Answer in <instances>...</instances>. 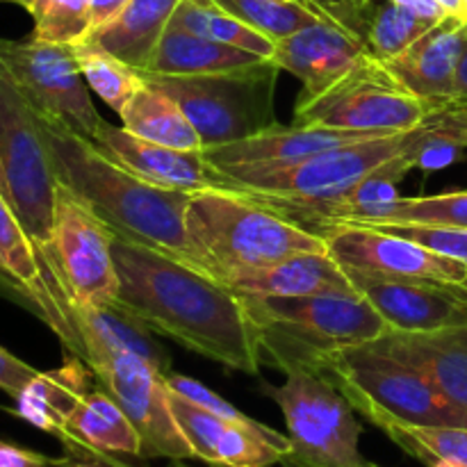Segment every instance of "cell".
Wrapping results in <instances>:
<instances>
[{"instance_id":"28","label":"cell","mask_w":467,"mask_h":467,"mask_svg":"<svg viewBox=\"0 0 467 467\" xmlns=\"http://www.w3.org/2000/svg\"><path fill=\"white\" fill-rule=\"evenodd\" d=\"M119 117L123 123L121 128L140 140L178 150H203L199 132L178 108L176 100L146 80L123 105Z\"/></svg>"},{"instance_id":"35","label":"cell","mask_w":467,"mask_h":467,"mask_svg":"<svg viewBox=\"0 0 467 467\" xmlns=\"http://www.w3.org/2000/svg\"><path fill=\"white\" fill-rule=\"evenodd\" d=\"M91 0H36L30 9L35 18L32 39L48 44L76 46L91 35Z\"/></svg>"},{"instance_id":"51","label":"cell","mask_w":467,"mask_h":467,"mask_svg":"<svg viewBox=\"0 0 467 467\" xmlns=\"http://www.w3.org/2000/svg\"><path fill=\"white\" fill-rule=\"evenodd\" d=\"M463 7H465V21H467V0H463Z\"/></svg>"},{"instance_id":"27","label":"cell","mask_w":467,"mask_h":467,"mask_svg":"<svg viewBox=\"0 0 467 467\" xmlns=\"http://www.w3.org/2000/svg\"><path fill=\"white\" fill-rule=\"evenodd\" d=\"M267 57L235 48V46L219 44L205 36L187 32L182 27L171 26L164 30L150 55L149 64L141 71L164 73V76H201V73H219L231 68L260 64Z\"/></svg>"},{"instance_id":"23","label":"cell","mask_w":467,"mask_h":467,"mask_svg":"<svg viewBox=\"0 0 467 467\" xmlns=\"http://www.w3.org/2000/svg\"><path fill=\"white\" fill-rule=\"evenodd\" d=\"M223 285L240 295L254 296H315V295H358L345 267L328 251L299 254L272 267L237 274Z\"/></svg>"},{"instance_id":"36","label":"cell","mask_w":467,"mask_h":467,"mask_svg":"<svg viewBox=\"0 0 467 467\" xmlns=\"http://www.w3.org/2000/svg\"><path fill=\"white\" fill-rule=\"evenodd\" d=\"M351 223H445V226H467V190L436 196H401L381 217Z\"/></svg>"},{"instance_id":"19","label":"cell","mask_w":467,"mask_h":467,"mask_svg":"<svg viewBox=\"0 0 467 467\" xmlns=\"http://www.w3.org/2000/svg\"><path fill=\"white\" fill-rule=\"evenodd\" d=\"M368 55V48L354 32L331 21H317L276 41L269 59L281 71L299 78L304 89L296 103H304L324 94L340 78L354 71Z\"/></svg>"},{"instance_id":"45","label":"cell","mask_w":467,"mask_h":467,"mask_svg":"<svg viewBox=\"0 0 467 467\" xmlns=\"http://www.w3.org/2000/svg\"><path fill=\"white\" fill-rule=\"evenodd\" d=\"M442 9H445L450 16H461L465 18V7H463V0H438Z\"/></svg>"},{"instance_id":"33","label":"cell","mask_w":467,"mask_h":467,"mask_svg":"<svg viewBox=\"0 0 467 467\" xmlns=\"http://www.w3.org/2000/svg\"><path fill=\"white\" fill-rule=\"evenodd\" d=\"M381 431L400 445L406 454L415 456L424 465L450 463L467 467V429L463 427H404L386 424Z\"/></svg>"},{"instance_id":"40","label":"cell","mask_w":467,"mask_h":467,"mask_svg":"<svg viewBox=\"0 0 467 467\" xmlns=\"http://www.w3.org/2000/svg\"><path fill=\"white\" fill-rule=\"evenodd\" d=\"M36 369L30 368L27 363H23L21 358H16L14 354H9L7 349L0 347V390L7 392L12 400H16L23 390L27 388V383L36 377Z\"/></svg>"},{"instance_id":"30","label":"cell","mask_w":467,"mask_h":467,"mask_svg":"<svg viewBox=\"0 0 467 467\" xmlns=\"http://www.w3.org/2000/svg\"><path fill=\"white\" fill-rule=\"evenodd\" d=\"M436 23L401 7L395 0H363L358 18V36L368 53L379 62L404 53L415 39Z\"/></svg>"},{"instance_id":"22","label":"cell","mask_w":467,"mask_h":467,"mask_svg":"<svg viewBox=\"0 0 467 467\" xmlns=\"http://www.w3.org/2000/svg\"><path fill=\"white\" fill-rule=\"evenodd\" d=\"M369 345L422 369L450 400L467 410V324L429 333L388 331Z\"/></svg>"},{"instance_id":"16","label":"cell","mask_w":467,"mask_h":467,"mask_svg":"<svg viewBox=\"0 0 467 467\" xmlns=\"http://www.w3.org/2000/svg\"><path fill=\"white\" fill-rule=\"evenodd\" d=\"M345 272L390 331L429 333L467 324V283L386 278L347 267Z\"/></svg>"},{"instance_id":"37","label":"cell","mask_w":467,"mask_h":467,"mask_svg":"<svg viewBox=\"0 0 467 467\" xmlns=\"http://www.w3.org/2000/svg\"><path fill=\"white\" fill-rule=\"evenodd\" d=\"M356 226L379 228L418 242L447 258L467 263V226H445V223H356Z\"/></svg>"},{"instance_id":"13","label":"cell","mask_w":467,"mask_h":467,"mask_svg":"<svg viewBox=\"0 0 467 467\" xmlns=\"http://www.w3.org/2000/svg\"><path fill=\"white\" fill-rule=\"evenodd\" d=\"M112 244L114 233L59 182L48 254L80 308H109L117 304L119 272Z\"/></svg>"},{"instance_id":"24","label":"cell","mask_w":467,"mask_h":467,"mask_svg":"<svg viewBox=\"0 0 467 467\" xmlns=\"http://www.w3.org/2000/svg\"><path fill=\"white\" fill-rule=\"evenodd\" d=\"M91 369L85 360L71 358L53 372H39L26 390L16 397V413L32 427L57 436L67 433V422L73 410L91 392Z\"/></svg>"},{"instance_id":"31","label":"cell","mask_w":467,"mask_h":467,"mask_svg":"<svg viewBox=\"0 0 467 467\" xmlns=\"http://www.w3.org/2000/svg\"><path fill=\"white\" fill-rule=\"evenodd\" d=\"M171 26L194 32V35L205 36V39L219 41V44H228L235 46V48L249 50V53L263 55L267 59L272 57L274 46H276V41L242 23L240 18L219 7L214 0H181L171 16Z\"/></svg>"},{"instance_id":"3","label":"cell","mask_w":467,"mask_h":467,"mask_svg":"<svg viewBox=\"0 0 467 467\" xmlns=\"http://www.w3.org/2000/svg\"><path fill=\"white\" fill-rule=\"evenodd\" d=\"M187 263L226 283L299 254L327 251L322 233L292 222L244 192H194L185 213Z\"/></svg>"},{"instance_id":"15","label":"cell","mask_w":467,"mask_h":467,"mask_svg":"<svg viewBox=\"0 0 467 467\" xmlns=\"http://www.w3.org/2000/svg\"><path fill=\"white\" fill-rule=\"evenodd\" d=\"M317 233H322L328 254L347 269L386 278L456 283V285L467 283V263L436 254L406 237L379 228L356 226V223H333L319 228Z\"/></svg>"},{"instance_id":"39","label":"cell","mask_w":467,"mask_h":467,"mask_svg":"<svg viewBox=\"0 0 467 467\" xmlns=\"http://www.w3.org/2000/svg\"><path fill=\"white\" fill-rule=\"evenodd\" d=\"M308 7L324 21H331L358 36V18L363 0H306ZM360 39V36H358Z\"/></svg>"},{"instance_id":"5","label":"cell","mask_w":467,"mask_h":467,"mask_svg":"<svg viewBox=\"0 0 467 467\" xmlns=\"http://www.w3.org/2000/svg\"><path fill=\"white\" fill-rule=\"evenodd\" d=\"M327 374L356 413L374 427H463L467 410L445 395L422 369L377 349L374 345L347 347L324 360Z\"/></svg>"},{"instance_id":"11","label":"cell","mask_w":467,"mask_h":467,"mask_svg":"<svg viewBox=\"0 0 467 467\" xmlns=\"http://www.w3.org/2000/svg\"><path fill=\"white\" fill-rule=\"evenodd\" d=\"M87 368L96 386L108 392L135 424L141 438V459H194L190 442L182 436L169 401L167 374L130 351L89 347Z\"/></svg>"},{"instance_id":"2","label":"cell","mask_w":467,"mask_h":467,"mask_svg":"<svg viewBox=\"0 0 467 467\" xmlns=\"http://www.w3.org/2000/svg\"><path fill=\"white\" fill-rule=\"evenodd\" d=\"M35 109V108H32ZM57 181L109 231L187 263L185 213L190 192L167 190L128 171L87 137L35 109Z\"/></svg>"},{"instance_id":"4","label":"cell","mask_w":467,"mask_h":467,"mask_svg":"<svg viewBox=\"0 0 467 467\" xmlns=\"http://www.w3.org/2000/svg\"><path fill=\"white\" fill-rule=\"evenodd\" d=\"M240 296L258 328L263 356L281 372H319L336 351L368 345L390 331L360 295Z\"/></svg>"},{"instance_id":"7","label":"cell","mask_w":467,"mask_h":467,"mask_svg":"<svg viewBox=\"0 0 467 467\" xmlns=\"http://www.w3.org/2000/svg\"><path fill=\"white\" fill-rule=\"evenodd\" d=\"M285 420V467H363V427L340 388L317 369H290L281 386H265Z\"/></svg>"},{"instance_id":"9","label":"cell","mask_w":467,"mask_h":467,"mask_svg":"<svg viewBox=\"0 0 467 467\" xmlns=\"http://www.w3.org/2000/svg\"><path fill=\"white\" fill-rule=\"evenodd\" d=\"M413 135L415 130L369 137L281 167H222V171L244 194L295 201L333 199L400 158L413 144Z\"/></svg>"},{"instance_id":"42","label":"cell","mask_w":467,"mask_h":467,"mask_svg":"<svg viewBox=\"0 0 467 467\" xmlns=\"http://www.w3.org/2000/svg\"><path fill=\"white\" fill-rule=\"evenodd\" d=\"M130 0H91L89 3V21H91V32L105 27L108 23H112L123 9L128 7Z\"/></svg>"},{"instance_id":"12","label":"cell","mask_w":467,"mask_h":467,"mask_svg":"<svg viewBox=\"0 0 467 467\" xmlns=\"http://www.w3.org/2000/svg\"><path fill=\"white\" fill-rule=\"evenodd\" d=\"M0 62L27 103L78 135L94 140L103 117L89 96L71 46L0 39Z\"/></svg>"},{"instance_id":"6","label":"cell","mask_w":467,"mask_h":467,"mask_svg":"<svg viewBox=\"0 0 467 467\" xmlns=\"http://www.w3.org/2000/svg\"><path fill=\"white\" fill-rule=\"evenodd\" d=\"M140 73L146 82L176 100L199 132L203 149L242 141L276 126L274 91L281 68L272 59L201 76Z\"/></svg>"},{"instance_id":"41","label":"cell","mask_w":467,"mask_h":467,"mask_svg":"<svg viewBox=\"0 0 467 467\" xmlns=\"http://www.w3.org/2000/svg\"><path fill=\"white\" fill-rule=\"evenodd\" d=\"M50 463L53 461L36 454V451L0 441V467H50Z\"/></svg>"},{"instance_id":"26","label":"cell","mask_w":467,"mask_h":467,"mask_svg":"<svg viewBox=\"0 0 467 467\" xmlns=\"http://www.w3.org/2000/svg\"><path fill=\"white\" fill-rule=\"evenodd\" d=\"M178 3L181 0H130L112 23L94 30L85 41L141 71L171 23Z\"/></svg>"},{"instance_id":"1","label":"cell","mask_w":467,"mask_h":467,"mask_svg":"<svg viewBox=\"0 0 467 467\" xmlns=\"http://www.w3.org/2000/svg\"><path fill=\"white\" fill-rule=\"evenodd\" d=\"M117 304L149 331L244 374L263 368L258 328L244 301L185 260L114 235Z\"/></svg>"},{"instance_id":"46","label":"cell","mask_w":467,"mask_h":467,"mask_svg":"<svg viewBox=\"0 0 467 467\" xmlns=\"http://www.w3.org/2000/svg\"><path fill=\"white\" fill-rule=\"evenodd\" d=\"M0 3H16V5H21V7H26L27 12H30V9L36 5V0H0Z\"/></svg>"},{"instance_id":"8","label":"cell","mask_w":467,"mask_h":467,"mask_svg":"<svg viewBox=\"0 0 467 467\" xmlns=\"http://www.w3.org/2000/svg\"><path fill=\"white\" fill-rule=\"evenodd\" d=\"M0 169L7 203L41 251L53 246L57 173L35 109L0 62Z\"/></svg>"},{"instance_id":"10","label":"cell","mask_w":467,"mask_h":467,"mask_svg":"<svg viewBox=\"0 0 467 467\" xmlns=\"http://www.w3.org/2000/svg\"><path fill=\"white\" fill-rule=\"evenodd\" d=\"M433 105L410 94L386 64L368 55L317 99L296 103L292 123L363 132H409Z\"/></svg>"},{"instance_id":"21","label":"cell","mask_w":467,"mask_h":467,"mask_svg":"<svg viewBox=\"0 0 467 467\" xmlns=\"http://www.w3.org/2000/svg\"><path fill=\"white\" fill-rule=\"evenodd\" d=\"M392 135V132H363L337 130V128L310 126V123H290V126H272L254 137H246L233 144L203 149V155L214 167H281V164L299 162L322 150L351 141L369 140V137Z\"/></svg>"},{"instance_id":"32","label":"cell","mask_w":467,"mask_h":467,"mask_svg":"<svg viewBox=\"0 0 467 467\" xmlns=\"http://www.w3.org/2000/svg\"><path fill=\"white\" fill-rule=\"evenodd\" d=\"M71 48L87 87L94 89L114 112H121L123 105L144 82L140 68L130 67L108 50L87 44V41L71 46Z\"/></svg>"},{"instance_id":"20","label":"cell","mask_w":467,"mask_h":467,"mask_svg":"<svg viewBox=\"0 0 467 467\" xmlns=\"http://www.w3.org/2000/svg\"><path fill=\"white\" fill-rule=\"evenodd\" d=\"M465 44V18L445 16L415 39L404 53L383 64L410 94L431 105L450 103L454 99L456 73Z\"/></svg>"},{"instance_id":"47","label":"cell","mask_w":467,"mask_h":467,"mask_svg":"<svg viewBox=\"0 0 467 467\" xmlns=\"http://www.w3.org/2000/svg\"><path fill=\"white\" fill-rule=\"evenodd\" d=\"M0 194L5 196V201H7V187H5V178H3V169H0Z\"/></svg>"},{"instance_id":"38","label":"cell","mask_w":467,"mask_h":467,"mask_svg":"<svg viewBox=\"0 0 467 467\" xmlns=\"http://www.w3.org/2000/svg\"><path fill=\"white\" fill-rule=\"evenodd\" d=\"M420 126L438 132V135L450 137L456 144L467 149V105L463 103H451L450 100V103L433 105L431 112Z\"/></svg>"},{"instance_id":"34","label":"cell","mask_w":467,"mask_h":467,"mask_svg":"<svg viewBox=\"0 0 467 467\" xmlns=\"http://www.w3.org/2000/svg\"><path fill=\"white\" fill-rule=\"evenodd\" d=\"M214 3L272 41H281L299 32L301 27L324 21L308 7L292 0H214Z\"/></svg>"},{"instance_id":"43","label":"cell","mask_w":467,"mask_h":467,"mask_svg":"<svg viewBox=\"0 0 467 467\" xmlns=\"http://www.w3.org/2000/svg\"><path fill=\"white\" fill-rule=\"evenodd\" d=\"M395 3H400L401 7L410 9L413 14H418V16L427 18V21L431 23H438L441 18L450 16V14L438 5V0H395Z\"/></svg>"},{"instance_id":"52","label":"cell","mask_w":467,"mask_h":467,"mask_svg":"<svg viewBox=\"0 0 467 467\" xmlns=\"http://www.w3.org/2000/svg\"><path fill=\"white\" fill-rule=\"evenodd\" d=\"M363 467H379V465H372V463H368V465H363Z\"/></svg>"},{"instance_id":"14","label":"cell","mask_w":467,"mask_h":467,"mask_svg":"<svg viewBox=\"0 0 467 467\" xmlns=\"http://www.w3.org/2000/svg\"><path fill=\"white\" fill-rule=\"evenodd\" d=\"M0 281L21 296L23 304L53 328L64 349L82 358L80 333L76 328V301L68 295L55 260L35 244L12 205L0 194Z\"/></svg>"},{"instance_id":"29","label":"cell","mask_w":467,"mask_h":467,"mask_svg":"<svg viewBox=\"0 0 467 467\" xmlns=\"http://www.w3.org/2000/svg\"><path fill=\"white\" fill-rule=\"evenodd\" d=\"M76 328L82 342L80 360H85V351L89 347H108V349L130 351V354L141 356L150 365L162 369L164 374L171 368L169 354L155 342L153 331H149L140 319H135L119 306H109V308L76 306Z\"/></svg>"},{"instance_id":"18","label":"cell","mask_w":467,"mask_h":467,"mask_svg":"<svg viewBox=\"0 0 467 467\" xmlns=\"http://www.w3.org/2000/svg\"><path fill=\"white\" fill-rule=\"evenodd\" d=\"M91 141L108 158L117 160L128 171L158 187L190 192V194L203 190L237 192L235 182L222 169L214 167L203 150H178L153 144L108 121H103Z\"/></svg>"},{"instance_id":"50","label":"cell","mask_w":467,"mask_h":467,"mask_svg":"<svg viewBox=\"0 0 467 467\" xmlns=\"http://www.w3.org/2000/svg\"><path fill=\"white\" fill-rule=\"evenodd\" d=\"M429 467H454V465H450V463H433V465H429Z\"/></svg>"},{"instance_id":"17","label":"cell","mask_w":467,"mask_h":467,"mask_svg":"<svg viewBox=\"0 0 467 467\" xmlns=\"http://www.w3.org/2000/svg\"><path fill=\"white\" fill-rule=\"evenodd\" d=\"M171 413L194 459L214 467H272L290 454L285 433L228 422L169 390Z\"/></svg>"},{"instance_id":"25","label":"cell","mask_w":467,"mask_h":467,"mask_svg":"<svg viewBox=\"0 0 467 467\" xmlns=\"http://www.w3.org/2000/svg\"><path fill=\"white\" fill-rule=\"evenodd\" d=\"M62 442L76 456L126 454L141 459V438L135 424L100 388L91 390L73 410Z\"/></svg>"},{"instance_id":"44","label":"cell","mask_w":467,"mask_h":467,"mask_svg":"<svg viewBox=\"0 0 467 467\" xmlns=\"http://www.w3.org/2000/svg\"><path fill=\"white\" fill-rule=\"evenodd\" d=\"M451 103L467 105V44L463 50V57H461V64H459V73H456L454 99H451Z\"/></svg>"},{"instance_id":"48","label":"cell","mask_w":467,"mask_h":467,"mask_svg":"<svg viewBox=\"0 0 467 467\" xmlns=\"http://www.w3.org/2000/svg\"><path fill=\"white\" fill-rule=\"evenodd\" d=\"M169 467H187L185 463H182V461H171V465Z\"/></svg>"},{"instance_id":"49","label":"cell","mask_w":467,"mask_h":467,"mask_svg":"<svg viewBox=\"0 0 467 467\" xmlns=\"http://www.w3.org/2000/svg\"><path fill=\"white\" fill-rule=\"evenodd\" d=\"M292 3H299V5H304V7H308V3H306V0H292ZM310 12H313V9H310Z\"/></svg>"}]
</instances>
